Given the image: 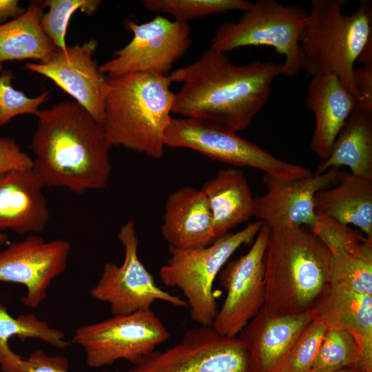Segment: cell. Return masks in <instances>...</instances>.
Wrapping results in <instances>:
<instances>
[{"instance_id":"cell-1","label":"cell","mask_w":372,"mask_h":372,"mask_svg":"<svg viewBox=\"0 0 372 372\" xmlns=\"http://www.w3.org/2000/svg\"><path fill=\"white\" fill-rule=\"evenodd\" d=\"M282 65L256 59L245 65L209 48L192 63L172 71L183 85L172 113L214 123L235 132L244 130L268 101Z\"/></svg>"},{"instance_id":"cell-2","label":"cell","mask_w":372,"mask_h":372,"mask_svg":"<svg viewBox=\"0 0 372 372\" xmlns=\"http://www.w3.org/2000/svg\"><path fill=\"white\" fill-rule=\"evenodd\" d=\"M35 116L33 170L45 187L76 194L105 189L111 174V147L102 125L75 101L39 110Z\"/></svg>"},{"instance_id":"cell-3","label":"cell","mask_w":372,"mask_h":372,"mask_svg":"<svg viewBox=\"0 0 372 372\" xmlns=\"http://www.w3.org/2000/svg\"><path fill=\"white\" fill-rule=\"evenodd\" d=\"M269 229L264 257L265 305L280 315L314 310L329 287V249L302 226Z\"/></svg>"},{"instance_id":"cell-4","label":"cell","mask_w":372,"mask_h":372,"mask_svg":"<svg viewBox=\"0 0 372 372\" xmlns=\"http://www.w3.org/2000/svg\"><path fill=\"white\" fill-rule=\"evenodd\" d=\"M172 76L129 73L107 76L102 126L109 145L158 159L171 121L175 93Z\"/></svg>"},{"instance_id":"cell-5","label":"cell","mask_w":372,"mask_h":372,"mask_svg":"<svg viewBox=\"0 0 372 372\" xmlns=\"http://www.w3.org/2000/svg\"><path fill=\"white\" fill-rule=\"evenodd\" d=\"M344 0H312L300 37L302 71L311 77L336 76L355 101L354 64L372 39V4L362 0L350 14L343 13Z\"/></svg>"},{"instance_id":"cell-6","label":"cell","mask_w":372,"mask_h":372,"mask_svg":"<svg viewBox=\"0 0 372 372\" xmlns=\"http://www.w3.org/2000/svg\"><path fill=\"white\" fill-rule=\"evenodd\" d=\"M262 225L261 220L251 223L243 229L228 232L204 247H169L170 258L160 269V278L166 286L182 291L192 321L200 326H212L218 311L213 291L215 278L240 246L254 242Z\"/></svg>"},{"instance_id":"cell-7","label":"cell","mask_w":372,"mask_h":372,"mask_svg":"<svg viewBox=\"0 0 372 372\" xmlns=\"http://www.w3.org/2000/svg\"><path fill=\"white\" fill-rule=\"evenodd\" d=\"M307 17L308 12L300 6L257 0L236 22L218 26L210 48L227 53L245 46L271 47L285 57L282 75L293 76L302 69L300 37Z\"/></svg>"},{"instance_id":"cell-8","label":"cell","mask_w":372,"mask_h":372,"mask_svg":"<svg viewBox=\"0 0 372 372\" xmlns=\"http://www.w3.org/2000/svg\"><path fill=\"white\" fill-rule=\"evenodd\" d=\"M165 147L187 148L208 158L236 167H249L281 179L312 174L301 165L282 161L236 132L191 118H174L165 134Z\"/></svg>"},{"instance_id":"cell-9","label":"cell","mask_w":372,"mask_h":372,"mask_svg":"<svg viewBox=\"0 0 372 372\" xmlns=\"http://www.w3.org/2000/svg\"><path fill=\"white\" fill-rule=\"evenodd\" d=\"M169 338L167 328L149 309L84 324L72 342L83 348L90 367L99 368L121 359L136 364Z\"/></svg>"},{"instance_id":"cell-10","label":"cell","mask_w":372,"mask_h":372,"mask_svg":"<svg viewBox=\"0 0 372 372\" xmlns=\"http://www.w3.org/2000/svg\"><path fill=\"white\" fill-rule=\"evenodd\" d=\"M117 236L125 251L123 262L120 266L111 262L105 264L98 282L90 290L91 296L108 303L113 316L149 310L157 301L188 307L185 300L160 288L140 260L133 220L122 225Z\"/></svg>"},{"instance_id":"cell-11","label":"cell","mask_w":372,"mask_h":372,"mask_svg":"<svg viewBox=\"0 0 372 372\" xmlns=\"http://www.w3.org/2000/svg\"><path fill=\"white\" fill-rule=\"evenodd\" d=\"M123 25L133 33V38L99 66L100 72L107 76L129 73L168 76L192 42L188 23L171 21L160 14L143 23L125 19Z\"/></svg>"},{"instance_id":"cell-12","label":"cell","mask_w":372,"mask_h":372,"mask_svg":"<svg viewBox=\"0 0 372 372\" xmlns=\"http://www.w3.org/2000/svg\"><path fill=\"white\" fill-rule=\"evenodd\" d=\"M248 352L239 338L212 326L189 330L177 344L153 351L127 372H249Z\"/></svg>"},{"instance_id":"cell-13","label":"cell","mask_w":372,"mask_h":372,"mask_svg":"<svg viewBox=\"0 0 372 372\" xmlns=\"http://www.w3.org/2000/svg\"><path fill=\"white\" fill-rule=\"evenodd\" d=\"M269 231L263 223L249 250L220 271L227 296L212 327L223 336L236 337L265 304L264 257Z\"/></svg>"},{"instance_id":"cell-14","label":"cell","mask_w":372,"mask_h":372,"mask_svg":"<svg viewBox=\"0 0 372 372\" xmlns=\"http://www.w3.org/2000/svg\"><path fill=\"white\" fill-rule=\"evenodd\" d=\"M70 249L68 240L46 241L34 234L12 242L0 251V282L25 286L21 303L37 309L47 298L52 280L65 271Z\"/></svg>"},{"instance_id":"cell-15","label":"cell","mask_w":372,"mask_h":372,"mask_svg":"<svg viewBox=\"0 0 372 372\" xmlns=\"http://www.w3.org/2000/svg\"><path fill=\"white\" fill-rule=\"evenodd\" d=\"M97 43L92 39L81 45L55 48L45 59L27 63L25 68L51 79L102 125L107 76L93 59Z\"/></svg>"},{"instance_id":"cell-16","label":"cell","mask_w":372,"mask_h":372,"mask_svg":"<svg viewBox=\"0 0 372 372\" xmlns=\"http://www.w3.org/2000/svg\"><path fill=\"white\" fill-rule=\"evenodd\" d=\"M340 169L330 168L322 174L312 173L302 178L281 179L265 174L267 192L254 197V214L269 228L282 226L311 227L318 220L314 209L316 194L335 185Z\"/></svg>"},{"instance_id":"cell-17","label":"cell","mask_w":372,"mask_h":372,"mask_svg":"<svg viewBox=\"0 0 372 372\" xmlns=\"http://www.w3.org/2000/svg\"><path fill=\"white\" fill-rule=\"evenodd\" d=\"M316 317L315 309L280 315L265 305L240 331L248 352L249 372H276L300 335Z\"/></svg>"},{"instance_id":"cell-18","label":"cell","mask_w":372,"mask_h":372,"mask_svg":"<svg viewBox=\"0 0 372 372\" xmlns=\"http://www.w3.org/2000/svg\"><path fill=\"white\" fill-rule=\"evenodd\" d=\"M315 312L327 329H342L353 338L358 353V368L361 372H372V295L330 283Z\"/></svg>"},{"instance_id":"cell-19","label":"cell","mask_w":372,"mask_h":372,"mask_svg":"<svg viewBox=\"0 0 372 372\" xmlns=\"http://www.w3.org/2000/svg\"><path fill=\"white\" fill-rule=\"evenodd\" d=\"M44 184L33 169L0 176V231L41 232L50 220Z\"/></svg>"},{"instance_id":"cell-20","label":"cell","mask_w":372,"mask_h":372,"mask_svg":"<svg viewBox=\"0 0 372 372\" xmlns=\"http://www.w3.org/2000/svg\"><path fill=\"white\" fill-rule=\"evenodd\" d=\"M161 234L169 247L177 249L204 247L218 239L211 209L201 189L184 186L167 196Z\"/></svg>"},{"instance_id":"cell-21","label":"cell","mask_w":372,"mask_h":372,"mask_svg":"<svg viewBox=\"0 0 372 372\" xmlns=\"http://www.w3.org/2000/svg\"><path fill=\"white\" fill-rule=\"evenodd\" d=\"M306 105L316 121L310 147L313 153L324 161L330 154L338 134L355 109V101L336 76L325 74L311 78Z\"/></svg>"},{"instance_id":"cell-22","label":"cell","mask_w":372,"mask_h":372,"mask_svg":"<svg viewBox=\"0 0 372 372\" xmlns=\"http://www.w3.org/2000/svg\"><path fill=\"white\" fill-rule=\"evenodd\" d=\"M314 209L317 215L353 225L372 238V179L340 171L335 185L316 194Z\"/></svg>"},{"instance_id":"cell-23","label":"cell","mask_w":372,"mask_h":372,"mask_svg":"<svg viewBox=\"0 0 372 372\" xmlns=\"http://www.w3.org/2000/svg\"><path fill=\"white\" fill-rule=\"evenodd\" d=\"M211 209L218 238L254 214V199L242 170L225 168L200 189Z\"/></svg>"},{"instance_id":"cell-24","label":"cell","mask_w":372,"mask_h":372,"mask_svg":"<svg viewBox=\"0 0 372 372\" xmlns=\"http://www.w3.org/2000/svg\"><path fill=\"white\" fill-rule=\"evenodd\" d=\"M347 166L356 176L372 179V112L354 109L316 173Z\"/></svg>"},{"instance_id":"cell-25","label":"cell","mask_w":372,"mask_h":372,"mask_svg":"<svg viewBox=\"0 0 372 372\" xmlns=\"http://www.w3.org/2000/svg\"><path fill=\"white\" fill-rule=\"evenodd\" d=\"M41 3L32 1L20 16L0 24V72L8 61H43L55 50L42 30Z\"/></svg>"},{"instance_id":"cell-26","label":"cell","mask_w":372,"mask_h":372,"mask_svg":"<svg viewBox=\"0 0 372 372\" xmlns=\"http://www.w3.org/2000/svg\"><path fill=\"white\" fill-rule=\"evenodd\" d=\"M14 336L22 341L26 338L39 339L59 349L71 344L64 339L63 332L51 328L47 322L39 320L37 316L21 314L13 318L6 307L0 303V363L3 372L10 371L18 355L8 346L9 339Z\"/></svg>"},{"instance_id":"cell-27","label":"cell","mask_w":372,"mask_h":372,"mask_svg":"<svg viewBox=\"0 0 372 372\" xmlns=\"http://www.w3.org/2000/svg\"><path fill=\"white\" fill-rule=\"evenodd\" d=\"M251 2L246 0H144L146 10L158 14H168L175 21H188L201 17L226 13L232 10L244 11Z\"/></svg>"},{"instance_id":"cell-28","label":"cell","mask_w":372,"mask_h":372,"mask_svg":"<svg viewBox=\"0 0 372 372\" xmlns=\"http://www.w3.org/2000/svg\"><path fill=\"white\" fill-rule=\"evenodd\" d=\"M327 247L331 256L330 283L342 284L355 292L372 295V259L338 246Z\"/></svg>"},{"instance_id":"cell-29","label":"cell","mask_w":372,"mask_h":372,"mask_svg":"<svg viewBox=\"0 0 372 372\" xmlns=\"http://www.w3.org/2000/svg\"><path fill=\"white\" fill-rule=\"evenodd\" d=\"M358 361L353 338L344 330L327 329L310 371L358 368Z\"/></svg>"},{"instance_id":"cell-30","label":"cell","mask_w":372,"mask_h":372,"mask_svg":"<svg viewBox=\"0 0 372 372\" xmlns=\"http://www.w3.org/2000/svg\"><path fill=\"white\" fill-rule=\"evenodd\" d=\"M101 3L100 0H45L41 2L42 7H48L49 10L43 14L41 28L56 48H65V33L72 15L81 10L90 16Z\"/></svg>"},{"instance_id":"cell-31","label":"cell","mask_w":372,"mask_h":372,"mask_svg":"<svg viewBox=\"0 0 372 372\" xmlns=\"http://www.w3.org/2000/svg\"><path fill=\"white\" fill-rule=\"evenodd\" d=\"M325 245L338 246L352 254L372 259V238L333 219L318 215L311 230Z\"/></svg>"},{"instance_id":"cell-32","label":"cell","mask_w":372,"mask_h":372,"mask_svg":"<svg viewBox=\"0 0 372 372\" xmlns=\"http://www.w3.org/2000/svg\"><path fill=\"white\" fill-rule=\"evenodd\" d=\"M327 327L316 316L294 342L276 372H309Z\"/></svg>"},{"instance_id":"cell-33","label":"cell","mask_w":372,"mask_h":372,"mask_svg":"<svg viewBox=\"0 0 372 372\" xmlns=\"http://www.w3.org/2000/svg\"><path fill=\"white\" fill-rule=\"evenodd\" d=\"M12 78L13 74L9 70H3L0 74V127L17 116L35 115L39 106L49 99V91L36 97L26 96L12 86Z\"/></svg>"},{"instance_id":"cell-34","label":"cell","mask_w":372,"mask_h":372,"mask_svg":"<svg viewBox=\"0 0 372 372\" xmlns=\"http://www.w3.org/2000/svg\"><path fill=\"white\" fill-rule=\"evenodd\" d=\"M68 366L65 357L50 356L42 350H37L27 358L19 356L14 364V372H68Z\"/></svg>"},{"instance_id":"cell-35","label":"cell","mask_w":372,"mask_h":372,"mask_svg":"<svg viewBox=\"0 0 372 372\" xmlns=\"http://www.w3.org/2000/svg\"><path fill=\"white\" fill-rule=\"evenodd\" d=\"M33 169V159L10 137L0 136V176L15 170Z\"/></svg>"},{"instance_id":"cell-36","label":"cell","mask_w":372,"mask_h":372,"mask_svg":"<svg viewBox=\"0 0 372 372\" xmlns=\"http://www.w3.org/2000/svg\"><path fill=\"white\" fill-rule=\"evenodd\" d=\"M353 79L358 94L355 109L372 112V65L354 67Z\"/></svg>"},{"instance_id":"cell-37","label":"cell","mask_w":372,"mask_h":372,"mask_svg":"<svg viewBox=\"0 0 372 372\" xmlns=\"http://www.w3.org/2000/svg\"><path fill=\"white\" fill-rule=\"evenodd\" d=\"M25 11V8L19 6L18 0H0V24L21 15Z\"/></svg>"},{"instance_id":"cell-38","label":"cell","mask_w":372,"mask_h":372,"mask_svg":"<svg viewBox=\"0 0 372 372\" xmlns=\"http://www.w3.org/2000/svg\"><path fill=\"white\" fill-rule=\"evenodd\" d=\"M357 61L363 65H372V39L366 45Z\"/></svg>"},{"instance_id":"cell-39","label":"cell","mask_w":372,"mask_h":372,"mask_svg":"<svg viewBox=\"0 0 372 372\" xmlns=\"http://www.w3.org/2000/svg\"><path fill=\"white\" fill-rule=\"evenodd\" d=\"M309 372H361L359 369L356 367L345 368L333 371H309Z\"/></svg>"},{"instance_id":"cell-40","label":"cell","mask_w":372,"mask_h":372,"mask_svg":"<svg viewBox=\"0 0 372 372\" xmlns=\"http://www.w3.org/2000/svg\"><path fill=\"white\" fill-rule=\"evenodd\" d=\"M8 239V236L2 231H0V247L4 245Z\"/></svg>"}]
</instances>
